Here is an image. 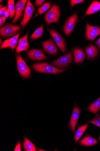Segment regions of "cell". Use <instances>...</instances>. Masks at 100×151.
<instances>
[{
  "label": "cell",
  "instance_id": "9",
  "mask_svg": "<svg viewBox=\"0 0 100 151\" xmlns=\"http://www.w3.org/2000/svg\"><path fill=\"white\" fill-rule=\"evenodd\" d=\"M86 26L85 37L88 40L94 41L98 36L100 35V28L97 26H91L88 23H87Z\"/></svg>",
  "mask_w": 100,
  "mask_h": 151
},
{
  "label": "cell",
  "instance_id": "11",
  "mask_svg": "<svg viewBox=\"0 0 100 151\" xmlns=\"http://www.w3.org/2000/svg\"><path fill=\"white\" fill-rule=\"evenodd\" d=\"M81 113V111L77 105L75 104L72 116L70 120V126L71 130L74 132L77 123Z\"/></svg>",
  "mask_w": 100,
  "mask_h": 151
},
{
  "label": "cell",
  "instance_id": "32",
  "mask_svg": "<svg viewBox=\"0 0 100 151\" xmlns=\"http://www.w3.org/2000/svg\"><path fill=\"white\" fill-rule=\"evenodd\" d=\"M95 43L98 46L99 49L100 50V37L96 41Z\"/></svg>",
  "mask_w": 100,
  "mask_h": 151
},
{
  "label": "cell",
  "instance_id": "31",
  "mask_svg": "<svg viewBox=\"0 0 100 151\" xmlns=\"http://www.w3.org/2000/svg\"><path fill=\"white\" fill-rule=\"evenodd\" d=\"M15 151H21V143L20 141H18L17 144L16 145L15 148L14 150Z\"/></svg>",
  "mask_w": 100,
  "mask_h": 151
},
{
  "label": "cell",
  "instance_id": "33",
  "mask_svg": "<svg viewBox=\"0 0 100 151\" xmlns=\"http://www.w3.org/2000/svg\"><path fill=\"white\" fill-rule=\"evenodd\" d=\"M9 16H10V13L7 9L5 13L4 16L7 18Z\"/></svg>",
  "mask_w": 100,
  "mask_h": 151
},
{
  "label": "cell",
  "instance_id": "17",
  "mask_svg": "<svg viewBox=\"0 0 100 151\" xmlns=\"http://www.w3.org/2000/svg\"><path fill=\"white\" fill-rule=\"evenodd\" d=\"M74 57V62L76 63H80L84 61L85 57V54L82 49L77 48L73 50Z\"/></svg>",
  "mask_w": 100,
  "mask_h": 151
},
{
  "label": "cell",
  "instance_id": "14",
  "mask_svg": "<svg viewBox=\"0 0 100 151\" xmlns=\"http://www.w3.org/2000/svg\"><path fill=\"white\" fill-rule=\"evenodd\" d=\"M27 0H21L18 1L16 5V14L12 22L15 23L17 22L22 16L24 10L25 5L27 3Z\"/></svg>",
  "mask_w": 100,
  "mask_h": 151
},
{
  "label": "cell",
  "instance_id": "21",
  "mask_svg": "<svg viewBox=\"0 0 100 151\" xmlns=\"http://www.w3.org/2000/svg\"><path fill=\"white\" fill-rule=\"evenodd\" d=\"M23 147L27 151H36V147L35 145L24 135Z\"/></svg>",
  "mask_w": 100,
  "mask_h": 151
},
{
  "label": "cell",
  "instance_id": "19",
  "mask_svg": "<svg viewBox=\"0 0 100 151\" xmlns=\"http://www.w3.org/2000/svg\"><path fill=\"white\" fill-rule=\"evenodd\" d=\"M100 10V2L93 1L85 13V16H89L95 13Z\"/></svg>",
  "mask_w": 100,
  "mask_h": 151
},
{
  "label": "cell",
  "instance_id": "13",
  "mask_svg": "<svg viewBox=\"0 0 100 151\" xmlns=\"http://www.w3.org/2000/svg\"><path fill=\"white\" fill-rule=\"evenodd\" d=\"M29 32L24 36L20 38L19 40V44L16 49V52L17 54L23 51H27L30 47L29 43L28 41V36Z\"/></svg>",
  "mask_w": 100,
  "mask_h": 151
},
{
  "label": "cell",
  "instance_id": "24",
  "mask_svg": "<svg viewBox=\"0 0 100 151\" xmlns=\"http://www.w3.org/2000/svg\"><path fill=\"white\" fill-rule=\"evenodd\" d=\"M44 32V26L42 25L36 29L30 37L31 40H36L40 38L43 35Z\"/></svg>",
  "mask_w": 100,
  "mask_h": 151
},
{
  "label": "cell",
  "instance_id": "37",
  "mask_svg": "<svg viewBox=\"0 0 100 151\" xmlns=\"http://www.w3.org/2000/svg\"><path fill=\"white\" fill-rule=\"evenodd\" d=\"M1 1V3L2 2V1Z\"/></svg>",
  "mask_w": 100,
  "mask_h": 151
},
{
  "label": "cell",
  "instance_id": "28",
  "mask_svg": "<svg viewBox=\"0 0 100 151\" xmlns=\"http://www.w3.org/2000/svg\"><path fill=\"white\" fill-rule=\"evenodd\" d=\"M7 10V7L6 6L0 9V16L3 17L5 16V13Z\"/></svg>",
  "mask_w": 100,
  "mask_h": 151
},
{
  "label": "cell",
  "instance_id": "23",
  "mask_svg": "<svg viewBox=\"0 0 100 151\" xmlns=\"http://www.w3.org/2000/svg\"><path fill=\"white\" fill-rule=\"evenodd\" d=\"M15 1L14 0H9L8 1V10L10 13L9 18L10 19H12L16 14Z\"/></svg>",
  "mask_w": 100,
  "mask_h": 151
},
{
  "label": "cell",
  "instance_id": "10",
  "mask_svg": "<svg viewBox=\"0 0 100 151\" xmlns=\"http://www.w3.org/2000/svg\"><path fill=\"white\" fill-rule=\"evenodd\" d=\"M30 59L34 61H41L47 58L41 49H33L30 50L27 53Z\"/></svg>",
  "mask_w": 100,
  "mask_h": 151
},
{
  "label": "cell",
  "instance_id": "16",
  "mask_svg": "<svg viewBox=\"0 0 100 151\" xmlns=\"http://www.w3.org/2000/svg\"><path fill=\"white\" fill-rule=\"evenodd\" d=\"M85 51L87 54V59L89 60L95 59L99 53L97 48L92 45L87 46L86 48Z\"/></svg>",
  "mask_w": 100,
  "mask_h": 151
},
{
  "label": "cell",
  "instance_id": "18",
  "mask_svg": "<svg viewBox=\"0 0 100 151\" xmlns=\"http://www.w3.org/2000/svg\"><path fill=\"white\" fill-rule=\"evenodd\" d=\"M98 142V141L93 137L89 135H87L80 140L79 143L82 146H91L97 144Z\"/></svg>",
  "mask_w": 100,
  "mask_h": 151
},
{
  "label": "cell",
  "instance_id": "1",
  "mask_svg": "<svg viewBox=\"0 0 100 151\" xmlns=\"http://www.w3.org/2000/svg\"><path fill=\"white\" fill-rule=\"evenodd\" d=\"M32 68L39 73L54 74H60L69 69H60L46 62L35 63L33 65Z\"/></svg>",
  "mask_w": 100,
  "mask_h": 151
},
{
  "label": "cell",
  "instance_id": "25",
  "mask_svg": "<svg viewBox=\"0 0 100 151\" xmlns=\"http://www.w3.org/2000/svg\"><path fill=\"white\" fill-rule=\"evenodd\" d=\"M51 6V3L47 2L38 9V14L42 15L50 8Z\"/></svg>",
  "mask_w": 100,
  "mask_h": 151
},
{
  "label": "cell",
  "instance_id": "12",
  "mask_svg": "<svg viewBox=\"0 0 100 151\" xmlns=\"http://www.w3.org/2000/svg\"><path fill=\"white\" fill-rule=\"evenodd\" d=\"M42 46L45 51L49 54L55 55L58 52V49L52 39L45 41L43 43Z\"/></svg>",
  "mask_w": 100,
  "mask_h": 151
},
{
  "label": "cell",
  "instance_id": "7",
  "mask_svg": "<svg viewBox=\"0 0 100 151\" xmlns=\"http://www.w3.org/2000/svg\"><path fill=\"white\" fill-rule=\"evenodd\" d=\"M73 60V53L70 52L51 62V63L58 68H63L68 66L72 62Z\"/></svg>",
  "mask_w": 100,
  "mask_h": 151
},
{
  "label": "cell",
  "instance_id": "26",
  "mask_svg": "<svg viewBox=\"0 0 100 151\" xmlns=\"http://www.w3.org/2000/svg\"><path fill=\"white\" fill-rule=\"evenodd\" d=\"M88 122L92 123L100 128V116L98 114L92 120L88 121Z\"/></svg>",
  "mask_w": 100,
  "mask_h": 151
},
{
  "label": "cell",
  "instance_id": "30",
  "mask_svg": "<svg viewBox=\"0 0 100 151\" xmlns=\"http://www.w3.org/2000/svg\"><path fill=\"white\" fill-rule=\"evenodd\" d=\"M7 18V17L5 16L0 17V26L1 27L4 24Z\"/></svg>",
  "mask_w": 100,
  "mask_h": 151
},
{
  "label": "cell",
  "instance_id": "8",
  "mask_svg": "<svg viewBox=\"0 0 100 151\" xmlns=\"http://www.w3.org/2000/svg\"><path fill=\"white\" fill-rule=\"evenodd\" d=\"M35 8L30 0L28 1L26 7L24 16L22 21L20 23L21 25L23 28L32 17Z\"/></svg>",
  "mask_w": 100,
  "mask_h": 151
},
{
  "label": "cell",
  "instance_id": "20",
  "mask_svg": "<svg viewBox=\"0 0 100 151\" xmlns=\"http://www.w3.org/2000/svg\"><path fill=\"white\" fill-rule=\"evenodd\" d=\"M89 124L87 123L79 127L76 132L74 136L75 142L77 143L84 132L87 129Z\"/></svg>",
  "mask_w": 100,
  "mask_h": 151
},
{
  "label": "cell",
  "instance_id": "27",
  "mask_svg": "<svg viewBox=\"0 0 100 151\" xmlns=\"http://www.w3.org/2000/svg\"><path fill=\"white\" fill-rule=\"evenodd\" d=\"M84 1L83 0H71L70 1L71 7L72 8L76 5L81 4Z\"/></svg>",
  "mask_w": 100,
  "mask_h": 151
},
{
  "label": "cell",
  "instance_id": "15",
  "mask_svg": "<svg viewBox=\"0 0 100 151\" xmlns=\"http://www.w3.org/2000/svg\"><path fill=\"white\" fill-rule=\"evenodd\" d=\"M20 34V33L16 36L5 40L1 45V49L9 47L14 50L17 46L18 38Z\"/></svg>",
  "mask_w": 100,
  "mask_h": 151
},
{
  "label": "cell",
  "instance_id": "34",
  "mask_svg": "<svg viewBox=\"0 0 100 151\" xmlns=\"http://www.w3.org/2000/svg\"><path fill=\"white\" fill-rule=\"evenodd\" d=\"M1 39L0 40V42H1V43L2 42L3 40L1 38V39Z\"/></svg>",
  "mask_w": 100,
  "mask_h": 151
},
{
  "label": "cell",
  "instance_id": "35",
  "mask_svg": "<svg viewBox=\"0 0 100 151\" xmlns=\"http://www.w3.org/2000/svg\"><path fill=\"white\" fill-rule=\"evenodd\" d=\"M3 5L1 4V8H3Z\"/></svg>",
  "mask_w": 100,
  "mask_h": 151
},
{
  "label": "cell",
  "instance_id": "4",
  "mask_svg": "<svg viewBox=\"0 0 100 151\" xmlns=\"http://www.w3.org/2000/svg\"><path fill=\"white\" fill-rule=\"evenodd\" d=\"M18 72L24 78H29L31 76V71L26 62L23 59L21 55L19 56L16 55Z\"/></svg>",
  "mask_w": 100,
  "mask_h": 151
},
{
  "label": "cell",
  "instance_id": "29",
  "mask_svg": "<svg viewBox=\"0 0 100 151\" xmlns=\"http://www.w3.org/2000/svg\"><path fill=\"white\" fill-rule=\"evenodd\" d=\"M45 1V0H36L35 5L36 6L41 7L42 6L43 3Z\"/></svg>",
  "mask_w": 100,
  "mask_h": 151
},
{
  "label": "cell",
  "instance_id": "5",
  "mask_svg": "<svg viewBox=\"0 0 100 151\" xmlns=\"http://www.w3.org/2000/svg\"><path fill=\"white\" fill-rule=\"evenodd\" d=\"M78 20V16L77 13H75L65 22L63 30L66 36H69L72 32Z\"/></svg>",
  "mask_w": 100,
  "mask_h": 151
},
{
  "label": "cell",
  "instance_id": "6",
  "mask_svg": "<svg viewBox=\"0 0 100 151\" xmlns=\"http://www.w3.org/2000/svg\"><path fill=\"white\" fill-rule=\"evenodd\" d=\"M48 31L54 39L55 42L63 53H65L67 49L65 40L63 37L55 30L52 29Z\"/></svg>",
  "mask_w": 100,
  "mask_h": 151
},
{
  "label": "cell",
  "instance_id": "2",
  "mask_svg": "<svg viewBox=\"0 0 100 151\" xmlns=\"http://www.w3.org/2000/svg\"><path fill=\"white\" fill-rule=\"evenodd\" d=\"M61 9L58 5L54 4L47 13L44 17L45 21L47 25L57 23L60 19Z\"/></svg>",
  "mask_w": 100,
  "mask_h": 151
},
{
  "label": "cell",
  "instance_id": "3",
  "mask_svg": "<svg viewBox=\"0 0 100 151\" xmlns=\"http://www.w3.org/2000/svg\"><path fill=\"white\" fill-rule=\"evenodd\" d=\"M21 29V26L8 23L1 27L0 35L3 38L14 37L19 34Z\"/></svg>",
  "mask_w": 100,
  "mask_h": 151
},
{
  "label": "cell",
  "instance_id": "36",
  "mask_svg": "<svg viewBox=\"0 0 100 151\" xmlns=\"http://www.w3.org/2000/svg\"><path fill=\"white\" fill-rule=\"evenodd\" d=\"M99 140L100 141V136H99Z\"/></svg>",
  "mask_w": 100,
  "mask_h": 151
},
{
  "label": "cell",
  "instance_id": "22",
  "mask_svg": "<svg viewBox=\"0 0 100 151\" xmlns=\"http://www.w3.org/2000/svg\"><path fill=\"white\" fill-rule=\"evenodd\" d=\"M100 109V97L96 101L90 104L87 108V110L96 114Z\"/></svg>",
  "mask_w": 100,
  "mask_h": 151
}]
</instances>
